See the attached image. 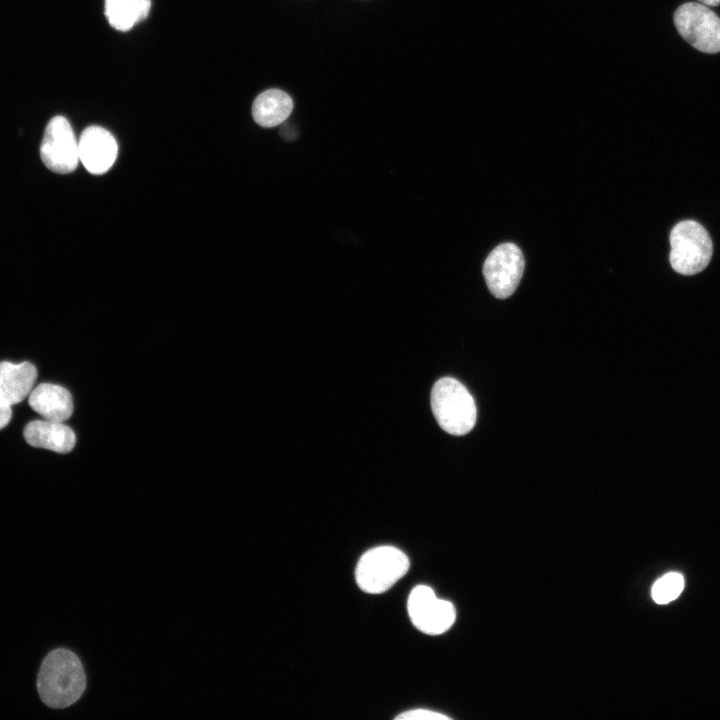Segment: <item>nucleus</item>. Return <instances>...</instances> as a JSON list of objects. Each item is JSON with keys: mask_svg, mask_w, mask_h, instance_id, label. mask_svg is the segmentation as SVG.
I'll use <instances>...</instances> for the list:
<instances>
[{"mask_svg": "<svg viewBox=\"0 0 720 720\" xmlns=\"http://www.w3.org/2000/svg\"><path fill=\"white\" fill-rule=\"evenodd\" d=\"M11 406L0 402V429L4 428L11 420Z\"/></svg>", "mask_w": 720, "mask_h": 720, "instance_id": "nucleus-17", "label": "nucleus"}, {"mask_svg": "<svg viewBox=\"0 0 720 720\" xmlns=\"http://www.w3.org/2000/svg\"><path fill=\"white\" fill-rule=\"evenodd\" d=\"M684 578L680 573L670 572L660 577L652 587V598L657 604L675 600L683 591Z\"/></svg>", "mask_w": 720, "mask_h": 720, "instance_id": "nucleus-15", "label": "nucleus"}, {"mask_svg": "<svg viewBox=\"0 0 720 720\" xmlns=\"http://www.w3.org/2000/svg\"><path fill=\"white\" fill-rule=\"evenodd\" d=\"M701 4H704L706 6H718L720 5V0H698Z\"/></svg>", "mask_w": 720, "mask_h": 720, "instance_id": "nucleus-18", "label": "nucleus"}, {"mask_svg": "<svg viewBox=\"0 0 720 720\" xmlns=\"http://www.w3.org/2000/svg\"><path fill=\"white\" fill-rule=\"evenodd\" d=\"M150 7V0H105V15L114 29L127 31L147 17Z\"/></svg>", "mask_w": 720, "mask_h": 720, "instance_id": "nucleus-14", "label": "nucleus"}, {"mask_svg": "<svg viewBox=\"0 0 720 720\" xmlns=\"http://www.w3.org/2000/svg\"><path fill=\"white\" fill-rule=\"evenodd\" d=\"M45 166L58 174L74 171L79 162V146L69 121L53 117L47 124L40 147Z\"/></svg>", "mask_w": 720, "mask_h": 720, "instance_id": "nucleus-7", "label": "nucleus"}, {"mask_svg": "<svg viewBox=\"0 0 720 720\" xmlns=\"http://www.w3.org/2000/svg\"><path fill=\"white\" fill-rule=\"evenodd\" d=\"M431 407L439 426L449 434H467L476 422V405L469 391L451 377L439 379L431 391Z\"/></svg>", "mask_w": 720, "mask_h": 720, "instance_id": "nucleus-2", "label": "nucleus"}, {"mask_svg": "<svg viewBox=\"0 0 720 720\" xmlns=\"http://www.w3.org/2000/svg\"><path fill=\"white\" fill-rule=\"evenodd\" d=\"M410 561L400 549L384 545L366 551L355 568L358 587L379 594L390 589L409 570Z\"/></svg>", "mask_w": 720, "mask_h": 720, "instance_id": "nucleus-3", "label": "nucleus"}, {"mask_svg": "<svg viewBox=\"0 0 720 720\" xmlns=\"http://www.w3.org/2000/svg\"><path fill=\"white\" fill-rule=\"evenodd\" d=\"M30 407L45 420L64 422L73 413L70 392L57 384L41 383L29 394Z\"/></svg>", "mask_w": 720, "mask_h": 720, "instance_id": "nucleus-10", "label": "nucleus"}, {"mask_svg": "<svg viewBox=\"0 0 720 720\" xmlns=\"http://www.w3.org/2000/svg\"><path fill=\"white\" fill-rule=\"evenodd\" d=\"M674 23L679 34L697 50L720 52V18L708 6L684 3L675 11Z\"/></svg>", "mask_w": 720, "mask_h": 720, "instance_id": "nucleus-5", "label": "nucleus"}, {"mask_svg": "<svg viewBox=\"0 0 720 720\" xmlns=\"http://www.w3.org/2000/svg\"><path fill=\"white\" fill-rule=\"evenodd\" d=\"M396 719L401 720H447L449 717L447 715L438 713L436 711H431L427 709H413L409 711H405L402 714H399L396 716Z\"/></svg>", "mask_w": 720, "mask_h": 720, "instance_id": "nucleus-16", "label": "nucleus"}, {"mask_svg": "<svg viewBox=\"0 0 720 720\" xmlns=\"http://www.w3.org/2000/svg\"><path fill=\"white\" fill-rule=\"evenodd\" d=\"M293 110L291 97L282 90L269 89L259 94L252 105L254 121L265 128L284 122Z\"/></svg>", "mask_w": 720, "mask_h": 720, "instance_id": "nucleus-13", "label": "nucleus"}, {"mask_svg": "<svg viewBox=\"0 0 720 720\" xmlns=\"http://www.w3.org/2000/svg\"><path fill=\"white\" fill-rule=\"evenodd\" d=\"M79 160L86 170L94 175L106 173L118 155L114 136L105 128L89 126L78 140Z\"/></svg>", "mask_w": 720, "mask_h": 720, "instance_id": "nucleus-9", "label": "nucleus"}, {"mask_svg": "<svg viewBox=\"0 0 720 720\" xmlns=\"http://www.w3.org/2000/svg\"><path fill=\"white\" fill-rule=\"evenodd\" d=\"M525 261L514 243H503L492 250L483 265V275L490 292L499 299L511 296L516 290Z\"/></svg>", "mask_w": 720, "mask_h": 720, "instance_id": "nucleus-8", "label": "nucleus"}, {"mask_svg": "<svg viewBox=\"0 0 720 720\" xmlns=\"http://www.w3.org/2000/svg\"><path fill=\"white\" fill-rule=\"evenodd\" d=\"M670 264L682 275H694L709 264L713 246L706 229L694 220L676 224L670 233Z\"/></svg>", "mask_w": 720, "mask_h": 720, "instance_id": "nucleus-4", "label": "nucleus"}, {"mask_svg": "<svg viewBox=\"0 0 720 720\" xmlns=\"http://www.w3.org/2000/svg\"><path fill=\"white\" fill-rule=\"evenodd\" d=\"M85 688V670L74 652L57 648L45 656L37 676V691L44 704L66 708L82 696Z\"/></svg>", "mask_w": 720, "mask_h": 720, "instance_id": "nucleus-1", "label": "nucleus"}, {"mask_svg": "<svg viewBox=\"0 0 720 720\" xmlns=\"http://www.w3.org/2000/svg\"><path fill=\"white\" fill-rule=\"evenodd\" d=\"M23 435L29 445L58 453H69L76 443L75 433L70 427L50 420L29 422Z\"/></svg>", "mask_w": 720, "mask_h": 720, "instance_id": "nucleus-11", "label": "nucleus"}, {"mask_svg": "<svg viewBox=\"0 0 720 720\" xmlns=\"http://www.w3.org/2000/svg\"><path fill=\"white\" fill-rule=\"evenodd\" d=\"M37 369L30 362H0V402L9 406L24 400L32 391Z\"/></svg>", "mask_w": 720, "mask_h": 720, "instance_id": "nucleus-12", "label": "nucleus"}, {"mask_svg": "<svg viewBox=\"0 0 720 720\" xmlns=\"http://www.w3.org/2000/svg\"><path fill=\"white\" fill-rule=\"evenodd\" d=\"M407 610L413 625L428 635H440L451 628L456 619L453 604L440 599L433 589L418 585L410 592Z\"/></svg>", "mask_w": 720, "mask_h": 720, "instance_id": "nucleus-6", "label": "nucleus"}]
</instances>
